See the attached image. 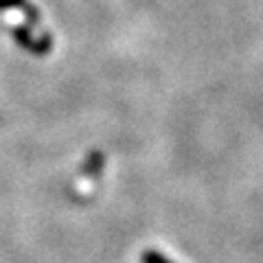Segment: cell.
I'll return each instance as SVG.
<instances>
[{
  "mask_svg": "<svg viewBox=\"0 0 263 263\" xmlns=\"http://www.w3.org/2000/svg\"><path fill=\"white\" fill-rule=\"evenodd\" d=\"M143 263H171V261L167 257H162V254H158V252H145Z\"/></svg>",
  "mask_w": 263,
  "mask_h": 263,
  "instance_id": "1",
  "label": "cell"
}]
</instances>
